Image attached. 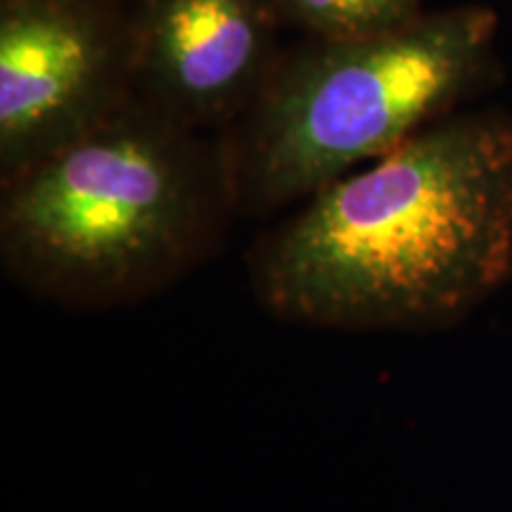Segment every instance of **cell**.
Wrapping results in <instances>:
<instances>
[{
  "label": "cell",
  "mask_w": 512,
  "mask_h": 512,
  "mask_svg": "<svg viewBox=\"0 0 512 512\" xmlns=\"http://www.w3.org/2000/svg\"><path fill=\"white\" fill-rule=\"evenodd\" d=\"M254 297L290 323L446 328L512 275V119L460 117L337 178L247 254Z\"/></svg>",
  "instance_id": "cell-1"
},
{
  "label": "cell",
  "mask_w": 512,
  "mask_h": 512,
  "mask_svg": "<svg viewBox=\"0 0 512 512\" xmlns=\"http://www.w3.org/2000/svg\"><path fill=\"white\" fill-rule=\"evenodd\" d=\"M0 261L24 290L69 309L164 292L200 266L230 197H216L176 121L126 105L3 178Z\"/></svg>",
  "instance_id": "cell-2"
},
{
  "label": "cell",
  "mask_w": 512,
  "mask_h": 512,
  "mask_svg": "<svg viewBox=\"0 0 512 512\" xmlns=\"http://www.w3.org/2000/svg\"><path fill=\"white\" fill-rule=\"evenodd\" d=\"M264 57L261 0H157L140 74L159 114L178 126L209 124L247 105Z\"/></svg>",
  "instance_id": "cell-5"
},
{
  "label": "cell",
  "mask_w": 512,
  "mask_h": 512,
  "mask_svg": "<svg viewBox=\"0 0 512 512\" xmlns=\"http://www.w3.org/2000/svg\"><path fill=\"white\" fill-rule=\"evenodd\" d=\"M496 29V12L470 5L328 41L294 62L256 95L226 166L233 209L302 204L437 124L486 76Z\"/></svg>",
  "instance_id": "cell-3"
},
{
  "label": "cell",
  "mask_w": 512,
  "mask_h": 512,
  "mask_svg": "<svg viewBox=\"0 0 512 512\" xmlns=\"http://www.w3.org/2000/svg\"><path fill=\"white\" fill-rule=\"evenodd\" d=\"M297 22L328 41L399 29L420 17L422 0H283Z\"/></svg>",
  "instance_id": "cell-6"
},
{
  "label": "cell",
  "mask_w": 512,
  "mask_h": 512,
  "mask_svg": "<svg viewBox=\"0 0 512 512\" xmlns=\"http://www.w3.org/2000/svg\"><path fill=\"white\" fill-rule=\"evenodd\" d=\"M110 43L72 0H17L0 17V166L8 178L124 110Z\"/></svg>",
  "instance_id": "cell-4"
},
{
  "label": "cell",
  "mask_w": 512,
  "mask_h": 512,
  "mask_svg": "<svg viewBox=\"0 0 512 512\" xmlns=\"http://www.w3.org/2000/svg\"><path fill=\"white\" fill-rule=\"evenodd\" d=\"M8 3H17V0H3V5H8Z\"/></svg>",
  "instance_id": "cell-7"
}]
</instances>
